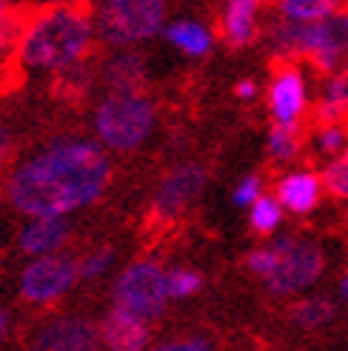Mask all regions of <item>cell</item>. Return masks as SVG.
I'll return each mask as SVG.
<instances>
[{
  "instance_id": "8",
  "label": "cell",
  "mask_w": 348,
  "mask_h": 351,
  "mask_svg": "<svg viewBox=\"0 0 348 351\" xmlns=\"http://www.w3.org/2000/svg\"><path fill=\"white\" fill-rule=\"evenodd\" d=\"M80 280L77 260L63 257V254H51L32 260L21 274V294L29 303H51L63 297L69 289Z\"/></svg>"
},
{
  "instance_id": "18",
  "label": "cell",
  "mask_w": 348,
  "mask_h": 351,
  "mask_svg": "<svg viewBox=\"0 0 348 351\" xmlns=\"http://www.w3.org/2000/svg\"><path fill=\"white\" fill-rule=\"evenodd\" d=\"M92 83H95V75L89 72V66L77 63V66H69L63 72H58L51 89H55V95L63 100H83L92 92Z\"/></svg>"
},
{
  "instance_id": "29",
  "label": "cell",
  "mask_w": 348,
  "mask_h": 351,
  "mask_svg": "<svg viewBox=\"0 0 348 351\" xmlns=\"http://www.w3.org/2000/svg\"><path fill=\"white\" fill-rule=\"evenodd\" d=\"M343 146H348L345 143V132L337 126V123H334V126H325L323 132H320V149L323 152H340Z\"/></svg>"
},
{
  "instance_id": "3",
  "label": "cell",
  "mask_w": 348,
  "mask_h": 351,
  "mask_svg": "<svg viewBox=\"0 0 348 351\" xmlns=\"http://www.w3.org/2000/svg\"><path fill=\"white\" fill-rule=\"evenodd\" d=\"M154 126V106L146 95H106L95 109V132L114 152H132Z\"/></svg>"
},
{
  "instance_id": "16",
  "label": "cell",
  "mask_w": 348,
  "mask_h": 351,
  "mask_svg": "<svg viewBox=\"0 0 348 351\" xmlns=\"http://www.w3.org/2000/svg\"><path fill=\"white\" fill-rule=\"evenodd\" d=\"M257 34V3L254 0H232L223 12V38L232 46H246Z\"/></svg>"
},
{
  "instance_id": "19",
  "label": "cell",
  "mask_w": 348,
  "mask_h": 351,
  "mask_svg": "<svg viewBox=\"0 0 348 351\" xmlns=\"http://www.w3.org/2000/svg\"><path fill=\"white\" fill-rule=\"evenodd\" d=\"M334 9L337 3H328V0H286L280 3V12L291 23H320L325 17L337 14Z\"/></svg>"
},
{
  "instance_id": "21",
  "label": "cell",
  "mask_w": 348,
  "mask_h": 351,
  "mask_svg": "<svg viewBox=\"0 0 348 351\" xmlns=\"http://www.w3.org/2000/svg\"><path fill=\"white\" fill-rule=\"evenodd\" d=\"M280 220H283V206H280V200H277V197L263 195L251 206V226H254V232L271 234L277 226H280Z\"/></svg>"
},
{
  "instance_id": "26",
  "label": "cell",
  "mask_w": 348,
  "mask_h": 351,
  "mask_svg": "<svg viewBox=\"0 0 348 351\" xmlns=\"http://www.w3.org/2000/svg\"><path fill=\"white\" fill-rule=\"evenodd\" d=\"M112 263H114V252L112 249H95L83 260H77V269H80V277H97V274L106 271Z\"/></svg>"
},
{
  "instance_id": "22",
  "label": "cell",
  "mask_w": 348,
  "mask_h": 351,
  "mask_svg": "<svg viewBox=\"0 0 348 351\" xmlns=\"http://www.w3.org/2000/svg\"><path fill=\"white\" fill-rule=\"evenodd\" d=\"M345 106H348V80L334 77L332 83H328V92H325L323 109H320V117H323L325 126H334V120L343 114Z\"/></svg>"
},
{
  "instance_id": "30",
  "label": "cell",
  "mask_w": 348,
  "mask_h": 351,
  "mask_svg": "<svg viewBox=\"0 0 348 351\" xmlns=\"http://www.w3.org/2000/svg\"><path fill=\"white\" fill-rule=\"evenodd\" d=\"M234 92H237V97H243V100H251V97L257 95V83H254V80H240V83L234 86Z\"/></svg>"
},
{
  "instance_id": "4",
  "label": "cell",
  "mask_w": 348,
  "mask_h": 351,
  "mask_svg": "<svg viewBox=\"0 0 348 351\" xmlns=\"http://www.w3.org/2000/svg\"><path fill=\"white\" fill-rule=\"evenodd\" d=\"M166 21L160 0H112L95 12V26L106 46H129L154 38Z\"/></svg>"
},
{
  "instance_id": "32",
  "label": "cell",
  "mask_w": 348,
  "mask_h": 351,
  "mask_svg": "<svg viewBox=\"0 0 348 351\" xmlns=\"http://www.w3.org/2000/svg\"><path fill=\"white\" fill-rule=\"evenodd\" d=\"M6 331H9V314H6L3 308H0V340L6 337Z\"/></svg>"
},
{
  "instance_id": "7",
  "label": "cell",
  "mask_w": 348,
  "mask_h": 351,
  "mask_svg": "<svg viewBox=\"0 0 348 351\" xmlns=\"http://www.w3.org/2000/svg\"><path fill=\"white\" fill-rule=\"evenodd\" d=\"M271 252H274V266L263 283L277 297L303 291L306 286L314 283L323 271V252L311 243L280 237L271 243Z\"/></svg>"
},
{
  "instance_id": "23",
  "label": "cell",
  "mask_w": 348,
  "mask_h": 351,
  "mask_svg": "<svg viewBox=\"0 0 348 351\" xmlns=\"http://www.w3.org/2000/svg\"><path fill=\"white\" fill-rule=\"evenodd\" d=\"M203 286V277L191 269H174L166 271V289H169V300L171 297H188Z\"/></svg>"
},
{
  "instance_id": "2",
  "label": "cell",
  "mask_w": 348,
  "mask_h": 351,
  "mask_svg": "<svg viewBox=\"0 0 348 351\" xmlns=\"http://www.w3.org/2000/svg\"><path fill=\"white\" fill-rule=\"evenodd\" d=\"M95 17L83 6H49L32 12L26 34L17 49V60L26 69H55L83 63L95 43Z\"/></svg>"
},
{
  "instance_id": "31",
  "label": "cell",
  "mask_w": 348,
  "mask_h": 351,
  "mask_svg": "<svg viewBox=\"0 0 348 351\" xmlns=\"http://www.w3.org/2000/svg\"><path fill=\"white\" fill-rule=\"evenodd\" d=\"M6 152H9V132H6L3 126H0V163H3Z\"/></svg>"
},
{
  "instance_id": "35",
  "label": "cell",
  "mask_w": 348,
  "mask_h": 351,
  "mask_svg": "<svg viewBox=\"0 0 348 351\" xmlns=\"http://www.w3.org/2000/svg\"><path fill=\"white\" fill-rule=\"evenodd\" d=\"M345 163H348V146H345Z\"/></svg>"
},
{
  "instance_id": "11",
  "label": "cell",
  "mask_w": 348,
  "mask_h": 351,
  "mask_svg": "<svg viewBox=\"0 0 348 351\" xmlns=\"http://www.w3.org/2000/svg\"><path fill=\"white\" fill-rule=\"evenodd\" d=\"M100 346L106 351H146L149 323L123 308H112L100 323Z\"/></svg>"
},
{
  "instance_id": "10",
  "label": "cell",
  "mask_w": 348,
  "mask_h": 351,
  "mask_svg": "<svg viewBox=\"0 0 348 351\" xmlns=\"http://www.w3.org/2000/svg\"><path fill=\"white\" fill-rule=\"evenodd\" d=\"M206 186V169L197 163H186L171 169L160 180L151 200V217L154 220H174L195 203V197Z\"/></svg>"
},
{
  "instance_id": "34",
  "label": "cell",
  "mask_w": 348,
  "mask_h": 351,
  "mask_svg": "<svg viewBox=\"0 0 348 351\" xmlns=\"http://www.w3.org/2000/svg\"><path fill=\"white\" fill-rule=\"evenodd\" d=\"M9 9H12V6H9V3H0V17H3V14H6V12H9Z\"/></svg>"
},
{
  "instance_id": "20",
  "label": "cell",
  "mask_w": 348,
  "mask_h": 351,
  "mask_svg": "<svg viewBox=\"0 0 348 351\" xmlns=\"http://www.w3.org/2000/svg\"><path fill=\"white\" fill-rule=\"evenodd\" d=\"M332 314H334V306L328 300H323V297H308V300H300L294 306L291 317L300 328H317L332 320Z\"/></svg>"
},
{
  "instance_id": "14",
  "label": "cell",
  "mask_w": 348,
  "mask_h": 351,
  "mask_svg": "<svg viewBox=\"0 0 348 351\" xmlns=\"http://www.w3.org/2000/svg\"><path fill=\"white\" fill-rule=\"evenodd\" d=\"M323 180L311 171H291L277 183V200L294 215H308L320 203Z\"/></svg>"
},
{
  "instance_id": "27",
  "label": "cell",
  "mask_w": 348,
  "mask_h": 351,
  "mask_svg": "<svg viewBox=\"0 0 348 351\" xmlns=\"http://www.w3.org/2000/svg\"><path fill=\"white\" fill-rule=\"evenodd\" d=\"M260 189H263V186H260L257 174H249V178H243L240 186H237V191H234V203H237V206H254L260 197H263V195H260Z\"/></svg>"
},
{
  "instance_id": "9",
  "label": "cell",
  "mask_w": 348,
  "mask_h": 351,
  "mask_svg": "<svg viewBox=\"0 0 348 351\" xmlns=\"http://www.w3.org/2000/svg\"><path fill=\"white\" fill-rule=\"evenodd\" d=\"M100 326L80 314H63L43 323L29 343V351H97Z\"/></svg>"
},
{
  "instance_id": "25",
  "label": "cell",
  "mask_w": 348,
  "mask_h": 351,
  "mask_svg": "<svg viewBox=\"0 0 348 351\" xmlns=\"http://www.w3.org/2000/svg\"><path fill=\"white\" fill-rule=\"evenodd\" d=\"M323 186L337 197H348V163L345 160L328 163L323 171Z\"/></svg>"
},
{
  "instance_id": "5",
  "label": "cell",
  "mask_w": 348,
  "mask_h": 351,
  "mask_svg": "<svg viewBox=\"0 0 348 351\" xmlns=\"http://www.w3.org/2000/svg\"><path fill=\"white\" fill-rule=\"evenodd\" d=\"M112 300H114V308H123L146 323L158 320L169 303L166 271L158 263H149V260L134 263V266L120 271V277L114 280Z\"/></svg>"
},
{
  "instance_id": "15",
  "label": "cell",
  "mask_w": 348,
  "mask_h": 351,
  "mask_svg": "<svg viewBox=\"0 0 348 351\" xmlns=\"http://www.w3.org/2000/svg\"><path fill=\"white\" fill-rule=\"evenodd\" d=\"M103 80L109 86V95H143L146 66L132 51H120L103 69Z\"/></svg>"
},
{
  "instance_id": "24",
  "label": "cell",
  "mask_w": 348,
  "mask_h": 351,
  "mask_svg": "<svg viewBox=\"0 0 348 351\" xmlns=\"http://www.w3.org/2000/svg\"><path fill=\"white\" fill-rule=\"evenodd\" d=\"M269 149L277 160H288L297 152V134H294L291 126H274L269 134Z\"/></svg>"
},
{
  "instance_id": "6",
  "label": "cell",
  "mask_w": 348,
  "mask_h": 351,
  "mask_svg": "<svg viewBox=\"0 0 348 351\" xmlns=\"http://www.w3.org/2000/svg\"><path fill=\"white\" fill-rule=\"evenodd\" d=\"M277 43L291 51H303L323 69H334L348 51V14H332L320 23L280 26Z\"/></svg>"
},
{
  "instance_id": "1",
  "label": "cell",
  "mask_w": 348,
  "mask_h": 351,
  "mask_svg": "<svg viewBox=\"0 0 348 351\" xmlns=\"http://www.w3.org/2000/svg\"><path fill=\"white\" fill-rule=\"evenodd\" d=\"M112 180V163L95 140L60 137L17 163L6 178V197L23 215L63 217L95 203Z\"/></svg>"
},
{
  "instance_id": "28",
  "label": "cell",
  "mask_w": 348,
  "mask_h": 351,
  "mask_svg": "<svg viewBox=\"0 0 348 351\" xmlns=\"http://www.w3.org/2000/svg\"><path fill=\"white\" fill-rule=\"evenodd\" d=\"M154 351H212V343L203 337H186V340H169Z\"/></svg>"
},
{
  "instance_id": "33",
  "label": "cell",
  "mask_w": 348,
  "mask_h": 351,
  "mask_svg": "<svg viewBox=\"0 0 348 351\" xmlns=\"http://www.w3.org/2000/svg\"><path fill=\"white\" fill-rule=\"evenodd\" d=\"M340 291H343V294H345V300H348V274H345V277H343V283H340Z\"/></svg>"
},
{
  "instance_id": "13",
  "label": "cell",
  "mask_w": 348,
  "mask_h": 351,
  "mask_svg": "<svg viewBox=\"0 0 348 351\" xmlns=\"http://www.w3.org/2000/svg\"><path fill=\"white\" fill-rule=\"evenodd\" d=\"M72 234V226H69L63 217H34L29 220L17 240H21V249L32 257H51L60 245Z\"/></svg>"
},
{
  "instance_id": "17",
  "label": "cell",
  "mask_w": 348,
  "mask_h": 351,
  "mask_svg": "<svg viewBox=\"0 0 348 351\" xmlns=\"http://www.w3.org/2000/svg\"><path fill=\"white\" fill-rule=\"evenodd\" d=\"M166 38L177 46L180 51L191 58H200L212 49V32L197 21H174L166 26Z\"/></svg>"
},
{
  "instance_id": "12",
  "label": "cell",
  "mask_w": 348,
  "mask_h": 351,
  "mask_svg": "<svg viewBox=\"0 0 348 351\" xmlns=\"http://www.w3.org/2000/svg\"><path fill=\"white\" fill-rule=\"evenodd\" d=\"M269 106L277 120V126H291L306 109V83L297 69H283L277 72L271 89H269Z\"/></svg>"
}]
</instances>
